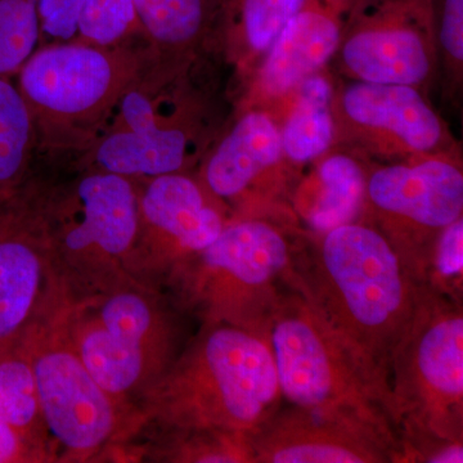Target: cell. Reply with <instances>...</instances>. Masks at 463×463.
Listing matches in <instances>:
<instances>
[{
	"instance_id": "obj_30",
	"label": "cell",
	"mask_w": 463,
	"mask_h": 463,
	"mask_svg": "<svg viewBox=\"0 0 463 463\" xmlns=\"http://www.w3.org/2000/svg\"><path fill=\"white\" fill-rule=\"evenodd\" d=\"M85 0H36L39 47L75 41Z\"/></svg>"
},
{
	"instance_id": "obj_18",
	"label": "cell",
	"mask_w": 463,
	"mask_h": 463,
	"mask_svg": "<svg viewBox=\"0 0 463 463\" xmlns=\"http://www.w3.org/2000/svg\"><path fill=\"white\" fill-rule=\"evenodd\" d=\"M283 161L276 118L265 109L245 108L222 130L194 173L232 221L248 213L252 191Z\"/></svg>"
},
{
	"instance_id": "obj_14",
	"label": "cell",
	"mask_w": 463,
	"mask_h": 463,
	"mask_svg": "<svg viewBox=\"0 0 463 463\" xmlns=\"http://www.w3.org/2000/svg\"><path fill=\"white\" fill-rule=\"evenodd\" d=\"M138 234L132 272L137 281L161 289L170 274L212 245L231 214L196 173L138 179Z\"/></svg>"
},
{
	"instance_id": "obj_3",
	"label": "cell",
	"mask_w": 463,
	"mask_h": 463,
	"mask_svg": "<svg viewBox=\"0 0 463 463\" xmlns=\"http://www.w3.org/2000/svg\"><path fill=\"white\" fill-rule=\"evenodd\" d=\"M282 403L263 337L228 323H201L137 407L143 426L251 434Z\"/></svg>"
},
{
	"instance_id": "obj_25",
	"label": "cell",
	"mask_w": 463,
	"mask_h": 463,
	"mask_svg": "<svg viewBox=\"0 0 463 463\" xmlns=\"http://www.w3.org/2000/svg\"><path fill=\"white\" fill-rule=\"evenodd\" d=\"M35 125L14 78L0 76V194L17 187L35 170Z\"/></svg>"
},
{
	"instance_id": "obj_16",
	"label": "cell",
	"mask_w": 463,
	"mask_h": 463,
	"mask_svg": "<svg viewBox=\"0 0 463 463\" xmlns=\"http://www.w3.org/2000/svg\"><path fill=\"white\" fill-rule=\"evenodd\" d=\"M254 463L399 462L394 432L373 423L283 403L250 434Z\"/></svg>"
},
{
	"instance_id": "obj_5",
	"label": "cell",
	"mask_w": 463,
	"mask_h": 463,
	"mask_svg": "<svg viewBox=\"0 0 463 463\" xmlns=\"http://www.w3.org/2000/svg\"><path fill=\"white\" fill-rule=\"evenodd\" d=\"M146 39L43 45L14 76L35 125L38 157L70 161L102 134L125 90L154 60Z\"/></svg>"
},
{
	"instance_id": "obj_19",
	"label": "cell",
	"mask_w": 463,
	"mask_h": 463,
	"mask_svg": "<svg viewBox=\"0 0 463 463\" xmlns=\"http://www.w3.org/2000/svg\"><path fill=\"white\" fill-rule=\"evenodd\" d=\"M154 56L191 65L216 47L222 0H134Z\"/></svg>"
},
{
	"instance_id": "obj_27",
	"label": "cell",
	"mask_w": 463,
	"mask_h": 463,
	"mask_svg": "<svg viewBox=\"0 0 463 463\" xmlns=\"http://www.w3.org/2000/svg\"><path fill=\"white\" fill-rule=\"evenodd\" d=\"M39 38L36 0H0V76L14 78Z\"/></svg>"
},
{
	"instance_id": "obj_21",
	"label": "cell",
	"mask_w": 463,
	"mask_h": 463,
	"mask_svg": "<svg viewBox=\"0 0 463 463\" xmlns=\"http://www.w3.org/2000/svg\"><path fill=\"white\" fill-rule=\"evenodd\" d=\"M116 462L254 463L250 434L216 429L143 426L118 447Z\"/></svg>"
},
{
	"instance_id": "obj_11",
	"label": "cell",
	"mask_w": 463,
	"mask_h": 463,
	"mask_svg": "<svg viewBox=\"0 0 463 463\" xmlns=\"http://www.w3.org/2000/svg\"><path fill=\"white\" fill-rule=\"evenodd\" d=\"M463 214V173L450 154L394 161L367 174L364 215L425 285L441 232Z\"/></svg>"
},
{
	"instance_id": "obj_1",
	"label": "cell",
	"mask_w": 463,
	"mask_h": 463,
	"mask_svg": "<svg viewBox=\"0 0 463 463\" xmlns=\"http://www.w3.org/2000/svg\"><path fill=\"white\" fill-rule=\"evenodd\" d=\"M298 274V288L376 383L389 412L392 356L423 283L385 234L364 221L307 237Z\"/></svg>"
},
{
	"instance_id": "obj_6",
	"label": "cell",
	"mask_w": 463,
	"mask_h": 463,
	"mask_svg": "<svg viewBox=\"0 0 463 463\" xmlns=\"http://www.w3.org/2000/svg\"><path fill=\"white\" fill-rule=\"evenodd\" d=\"M43 213L52 261L70 303L108 294L134 279L138 234V187L106 172H72L45 181Z\"/></svg>"
},
{
	"instance_id": "obj_12",
	"label": "cell",
	"mask_w": 463,
	"mask_h": 463,
	"mask_svg": "<svg viewBox=\"0 0 463 463\" xmlns=\"http://www.w3.org/2000/svg\"><path fill=\"white\" fill-rule=\"evenodd\" d=\"M335 57L350 80L425 90L439 65L431 0H353Z\"/></svg>"
},
{
	"instance_id": "obj_10",
	"label": "cell",
	"mask_w": 463,
	"mask_h": 463,
	"mask_svg": "<svg viewBox=\"0 0 463 463\" xmlns=\"http://www.w3.org/2000/svg\"><path fill=\"white\" fill-rule=\"evenodd\" d=\"M61 312L24 331L50 463L109 462L143 426L138 408L118 403L94 380L67 339Z\"/></svg>"
},
{
	"instance_id": "obj_20",
	"label": "cell",
	"mask_w": 463,
	"mask_h": 463,
	"mask_svg": "<svg viewBox=\"0 0 463 463\" xmlns=\"http://www.w3.org/2000/svg\"><path fill=\"white\" fill-rule=\"evenodd\" d=\"M307 0H222L216 48L248 79Z\"/></svg>"
},
{
	"instance_id": "obj_24",
	"label": "cell",
	"mask_w": 463,
	"mask_h": 463,
	"mask_svg": "<svg viewBox=\"0 0 463 463\" xmlns=\"http://www.w3.org/2000/svg\"><path fill=\"white\" fill-rule=\"evenodd\" d=\"M0 410L38 457L50 463L29 347L24 332L0 341Z\"/></svg>"
},
{
	"instance_id": "obj_13",
	"label": "cell",
	"mask_w": 463,
	"mask_h": 463,
	"mask_svg": "<svg viewBox=\"0 0 463 463\" xmlns=\"http://www.w3.org/2000/svg\"><path fill=\"white\" fill-rule=\"evenodd\" d=\"M44 176L0 194V341L69 306L52 261L43 213Z\"/></svg>"
},
{
	"instance_id": "obj_26",
	"label": "cell",
	"mask_w": 463,
	"mask_h": 463,
	"mask_svg": "<svg viewBox=\"0 0 463 463\" xmlns=\"http://www.w3.org/2000/svg\"><path fill=\"white\" fill-rule=\"evenodd\" d=\"M138 39L146 36L134 0H85L75 41L114 47Z\"/></svg>"
},
{
	"instance_id": "obj_31",
	"label": "cell",
	"mask_w": 463,
	"mask_h": 463,
	"mask_svg": "<svg viewBox=\"0 0 463 463\" xmlns=\"http://www.w3.org/2000/svg\"><path fill=\"white\" fill-rule=\"evenodd\" d=\"M0 463H39L38 457L0 410Z\"/></svg>"
},
{
	"instance_id": "obj_28",
	"label": "cell",
	"mask_w": 463,
	"mask_h": 463,
	"mask_svg": "<svg viewBox=\"0 0 463 463\" xmlns=\"http://www.w3.org/2000/svg\"><path fill=\"white\" fill-rule=\"evenodd\" d=\"M463 218L441 232L432 250L425 285L462 301Z\"/></svg>"
},
{
	"instance_id": "obj_15",
	"label": "cell",
	"mask_w": 463,
	"mask_h": 463,
	"mask_svg": "<svg viewBox=\"0 0 463 463\" xmlns=\"http://www.w3.org/2000/svg\"><path fill=\"white\" fill-rule=\"evenodd\" d=\"M336 145L397 161L450 154L449 133L422 90L354 81L335 93Z\"/></svg>"
},
{
	"instance_id": "obj_2",
	"label": "cell",
	"mask_w": 463,
	"mask_h": 463,
	"mask_svg": "<svg viewBox=\"0 0 463 463\" xmlns=\"http://www.w3.org/2000/svg\"><path fill=\"white\" fill-rule=\"evenodd\" d=\"M205 63L203 58L191 65L154 58L125 90L99 138L70 161L71 172L133 181L196 172L224 129Z\"/></svg>"
},
{
	"instance_id": "obj_29",
	"label": "cell",
	"mask_w": 463,
	"mask_h": 463,
	"mask_svg": "<svg viewBox=\"0 0 463 463\" xmlns=\"http://www.w3.org/2000/svg\"><path fill=\"white\" fill-rule=\"evenodd\" d=\"M438 61L457 90L463 67V0H431Z\"/></svg>"
},
{
	"instance_id": "obj_9",
	"label": "cell",
	"mask_w": 463,
	"mask_h": 463,
	"mask_svg": "<svg viewBox=\"0 0 463 463\" xmlns=\"http://www.w3.org/2000/svg\"><path fill=\"white\" fill-rule=\"evenodd\" d=\"M264 339L288 404L355 417L397 435L383 392L298 283L274 304Z\"/></svg>"
},
{
	"instance_id": "obj_7",
	"label": "cell",
	"mask_w": 463,
	"mask_h": 463,
	"mask_svg": "<svg viewBox=\"0 0 463 463\" xmlns=\"http://www.w3.org/2000/svg\"><path fill=\"white\" fill-rule=\"evenodd\" d=\"M183 316L163 289L136 285L70 303L61 322L94 380L118 403L138 408L190 340Z\"/></svg>"
},
{
	"instance_id": "obj_8",
	"label": "cell",
	"mask_w": 463,
	"mask_h": 463,
	"mask_svg": "<svg viewBox=\"0 0 463 463\" xmlns=\"http://www.w3.org/2000/svg\"><path fill=\"white\" fill-rule=\"evenodd\" d=\"M389 414L399 446L463 441L462 301L423 285L392 356Z\"/></svg>"
},
{
	"instance_id": "obj_22",
	"label": "cell",
	"mask_w": 463,
	"mask_h": 463,
	"mask_svg": "<svg viewBox=\"0 0 463 463\" xmlns=\"http://www.w3.org/2000/svg\"><path fill=\"white\" fill-rule=\"evenodd\" d=\"M335 88L323 71L306 79L291 94L283 121V158L292 165H306L325 156L336 146Z\"/></svg>"
},
{
	"instance_id": "obj_17",
	"label": "cell",
	"mask_w": 463,
	"mask_h": 463,
	"mask_svg": "<svg viewBox=\"0 0 463 463\" xmlns=\"http://www.w3.org/2000/svg\"><path fill=\"white\" fill-rule=\"evenodd\" d=\"M353 0H307L250 74L246 108L288 99L339 50Z\"/></svg>"
},
{
	"instance_id": "obj_23",
	"label": "cell",
	"mask_w": 463,
	"mask_h": 463,
	"mask_svg": "<svg viewBox=\"0 0 463 463\" xmlns=\"http://www.w3.org/2000/svg\"><path fill=\"white\" fill-rule=\"evenodd\" d=\"M367 170L354 152L331 151L319 158L316 196L306 201L303 214L315 234L361 221Z\"/></svg>"
},
{
	"instance_id": "obj_4",
	"label": "cell",
	"mask_w": 463,
	"mask_h": 463,
	"mask_svg": "<svg viewBox=\"0 0 463 463\" xmlns=\"http://www.w3.org/2000/svg\"><path fill=\"white\" fill-rule=\"evenodd\" d=\"M306 240L260 214L232 219L218 239L176 268L161 289L185 316L239 326L264 339L274 304L298 281Z\"/></svg>"
}]
</instances>
